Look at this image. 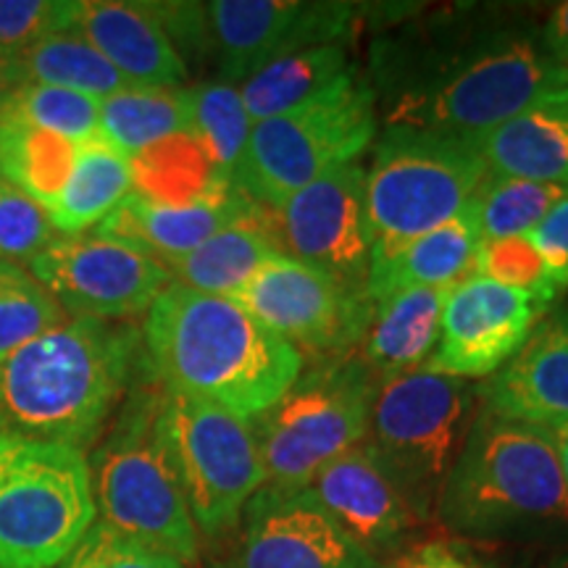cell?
Masks as SVG:
<instances>
[{
	"instance_id": "obj_1",
	"label": "cell",
	"mask_w": 568,
	"mask_h": 568,
	"mask_svg": "<svg viewBox=\"0 0 568 568\" xmlns=\"http://www.w3.org/2000/svg\"><path fill=\"white\" fill-rule=\"evenodd\" d=\"M368 77L385 126H414L477 142L568 71L539 34L495 24L395 32L374 45Z\"/></svg>"
},
{
	"instance_id": "obj_2",
	"label": "cell",
	"mask_w": 568,
	"mask_h": 568,
	"mask_svg": "<svg viewBox=\"0 0 568 568\" xmlns=\"http://www.w3.org/2000/svg\"><path fill=\"white\" fill-rule=\"evenodd\" d=\"M142 332L126 322L67 318L0 364V437L88 453L148 376ZM140 385V382H138Z\"/></svg>"
},
{
	"instance_id": "obj_3",
	"label": "cell",
	"mask_w": 568,
	"mask_h": 568,
	"mask_svg": "<svg viewBox=\"0 0 568 568\" xmlns=\"http://www.w3.org/2000/svg\"><path fill=\"white\" fill-rule=\"evenodd\" d=\"M140 332L155 385L247 422L274 406L303 372V353L234 297L174 282L148 308Z\"/></svg>"
},
{
	"instance_id": "obj_4",
	"label": "cell",
	"mask_w": 568,
	"mask_h": 568,
	"mask_svg": "<svg viewBox=\"0 0 568 568\" xmlns=\"http://www.w3.org/2000/svg\"><path fill=\"white\" fill-rule=\"evenodd\" d=\"M435 516L445 529L477 539L568 527V485L552 432L479 406Z\"/></svg>"
},
{
	"instance_id": "obj_5",
	"label": "cell",
	"mask_w": 568,
	"mask_h": 568,
	"mask_svg": "<svg viewBox=\"0 0 568 568\" xmlns=\"http://www.w3.org/2000/svg\"><path fill=\"white\" fill-rule=\"evenodd\" d=\"M163 397L166 389L153 379L124 397L88 456L92 497L101 521L195 566L201 535L163 437Z\"/></svg>"
},
{
	"instance_id": "obj_6",
	"label": "cell",
	"mask_w": 568,
	"mask_h": 568,
	"mask_svg": "<svg viewBox=\"0 0 568 568\" xmlns=\"http://www.w3.org/2000/svg\"><path fill=\"white\" fill-rule=\"evenodd\" d=\"M477 403L479 387L429 368L389 376L379 385L366 445L418 521L435 516Z\"/></svg>"
},
{
	"instance_id": "obj_7",
	"label": "cell",
	"mask_w": 568,
	"mask_h": 568,
	"mask_svg": "<svg viewBox=\"0 0 568 568\" xmlns=\"http://www.w3.org/2000/svg\"><path fill=\"white\" fill-rule=\"evenodd\" d=\"M379 376L361 355H326L251 418L266 485L308 487L322 468L366 443Z\"/></svg>"
},
{
	"instance_id": "obj_8",
	"label": "cell",
	"mask_w": 568,
	"mask_h": 568,
	"mask_svg": "<svg viewBox=\"0 0 568 568\" xmlns=\"http://www.w3.org/2000/svg\"><path fill=\"white\" fill-rule=\"evenodd\" d=\"M376 130L379 111L372 82L351 67L335 88L314 101L253 124L234 187L253 203L276 211L329 169L358 159Z\"/></svg>"
},
{
	"instance_id": "obj_9",
	"label": "cell",
	"mask_w": 568,
	"mask_h": 568,
	"mask_svg": "<svg viewBox=\"0 0 568 568\" xmlns=\"http://www.w3.org/2000/svg\"><path fill=\"white\" fill-rule=\"evenodd\" d=\"M95 516L82 450L0 437V568H55Z\"/></svg>"
},
{
	"instance_id": "obj_10",
	"label": "cell",
	"mask_w": 568,
	"mask_h": 568,
	"mask_svg": "<svg viewBox=\"0 0 568 568\" xmlns=\"http://www.w3.org/2000/svg\"><path fill=\"white\" fill-rule=\"evenodd\" d=\"M489 174L474 142L414 126H385L366 169L374 245H400L466 209Z\"/></svg>"
},
{
	"instance_id": "obj_11",
	"label": "cell",
	"mask_w": 568,
	"mask_h": 568,
	"mask_svg": "<svg viewBox=\"0 0 568 568\" xmlns=\"http://www.w3.org/2000/svg\"><path fill=\"white\" fill-rule=\"evenodd\" d=\"M161 426L197 535L224 537L266 485L251 422L197 397L166 393Z\"/></svg>"
},
{
	"instance_id": "obj_12",
	"label": "cell",
	"mask_w": 568,
	"mask_h": 568,
	"mask_svg": "<svg viewBox=\"0 0 568 568\" xmlns=\"http://www.w3.org/2000/svg\"><path fill=\"white\" fill-rule=\"evenodd\" d=\"M234 301L295 351L324 355H345L364 343L374 314L364 287L287 253L266 261Z\"/></svg>"
},
{
	"instance_id": "obj_13",
	"label": "cell",
	"mask_w": 568,
	"mask_h": 568,
	"mask_svg": "<svg viewBox=\"0 0 568 568\" xmlns=\"http://www.w3.org/2000/svg\"><path fill=\"white\" fill-rule=\"evenodd\" d=\"M69 318L130 322L145 316L172 274L159 261L98 232L59 234L27 266Z\"/></svg>"
},
{
	"instance_id": "obj_14",
	"label": "cell",
	"mask_w": 568,
	"mask_h": 568,
	"mask_svg": "<svg viewBox=\"0 0 568 568\" xmlns=\"http://www.w3.org/2000/svg\"><path fill=\"white\" fill-rule=\"evenodd\" d=\"M219 82L240 88L255 71L318 45H339L355 11L337 0H213L205 3Z\"/></svg>"
},
{
	"instance_id": "obj_15",
	"label": "cell",
	"mask_w": 568,
	"mask_h": 568,
	"mask_svg": "<svg viewBox=\"0 0 568 568\" xmlns=\"http://www.w3.org/2000/svg\"><path fill=\"white\" fill-rule=\"evenodd\" d=\"M284 253L364 287L374 251L366 205V169L358 161L329 169L276 209Z\"/></svg>"
},
{
	"instance_id": "obj_16",
	"label": "cell",
	"mask_w": 568,
	"mask_h": 568,
	"mask_svg": "<svg viewBox=\"0 0 568 568\" xmlns=\"http://www.w3.org/2000/svg\"><path fill=\"white\" fill-rule=\"evenodd\" d=\"M237 527L230 568H385L345 535L311 487L264 485Z\"/></svg>"
},
{
	"instance_id": "obj_17",
	"label": "cell",
	"mask_w": 568,
	"mask_h": 568,
	"mask_svg": "<svg viewBox=\"0 0 568 568\" xmlns=\"http://www.w3.org/2000/svg\"><path fill=\"white\" fill-rule=\"evenodd\" d=\"M548 311L535 295L468 274L445 297L439 343L424 368L458 379L493 376Z\"/></svg>"
},
{
	"instance_id": "obj_18",
	"label": "cell",
	"mask_w": 568,
	"mask_h": 568,
	"mask_svg": "<svg viewBox=\"0 0 568 568\" xmlns=\"http://www.w3.org/2000/svg\"><path fill=\"white\" fill-rule=\"evenodd\" d=\"M308 487L345 535L376 560L400 550L418 521L366 443L329 460Z\"/></svg>"
},
{
	"instance_id": "obj_19",
	"label": "cell",
	"mask_w": 568,
	"mask_h": 568,
	"mask_svg": "<svg viewBox=\"0 0 568 568\" xmlns=\"http://www.w3.org/2000/svg\"><path fill=\"white\" fill-rule=\"evenodd\" d=\"M479 406L548 432L568 424V308L531 329L514 358L479 387Z\"/></svg>"
},
{
	"instance_id": "obj_20",
	"label": "cell",
	"mask_w": 568,
	"mask_h": 568,
	"mask_svg": "<svg viewBox=\"0 0 568 568\" xmlns=\"http://www.w3.org/2000/svg\"><path fill=\"white\" fill-rule=\"evenodd\" d=\"M67 30L84 40L130 84L184 88L190 69L174 51L148 3L69 0Z\"/></svg>"
},
{
	"instance_id": "obj_21",
	"label": "cell",
	"mask_w": 568,
	"mask_h": 568,
	"mask_svg": "<svg viewBox=\"0 0 568 568\" xmlns=\"http://www.w3.org/2000/svg\"><path fill=\"white\" fill-rule=\"evenodd\" d=\"M253 205L251 197L240 193L237 187L222 197L193 205H161L130 193L92 232L130 245L132 251L169 266L172 261L195 251L211 234L232 224L234 219L245 216Z\"/></svg>"
},
{
	"instance_id": "obj_22",
	"label": "cell",
	"mask_w": 568,
	"mask_h": 568,
	"mask_svg": "<svg viewBox=\"0 0 568 568\" xmlns=\"http://www.w3.org/2000/svg\"><path fill=\"white\" fill-rule=\"evenodd\" d=\"M481 234L471 209L437 230L400 245H374L366 274V297L372 303L389 295L424 287H456L474 274Z\"/></svg>"
},
{
	"instance_id": "obj_23",
	"label": "cell",
	"mask_w": 568,
	"mask_h": 568,
	"mask_svg": "<svg viewBox=\"0 0 568 568\" xmlns=\"http://www.w3.org/2000/svg\"><path fill=\"white\" fill-rule=\"evenodd\" d=\"M477 148L489 174L568 184V84L495 126Z\"/></svg>"
},
{
	"instance_id": "obj_24",
	"label": "cell",
	"mask_w": 568,
	"mask_h": 568,
	"mask_svg": "<svg viewBox=\"0 0 568 568\" xmlns=\"http://www.w3.org/2000/svg\"><path fill=\"white\" fill-rule=\"evenodd\" d=\"M280 253L284 247L276 224L268 222L264 205L255 203L245 216L234 219L195 251L172 261L166 272L174 284L195 293L234 297L266 261Z\"/></svg>"
},
{
	"instance_id": "obj_25",
	"label": "cell",
	"mask_w": 568,
	"mask_h": 568,
	"mask_svg": "<svg viewBox=\"0 0 568 568\" xmlns=\"http://www.w3.org/2000/svg\"><path fill=\"white\" fill-rule=\"evenodd\" d=\"M447 293L450 287L406 290L374 303L361 358L379 382L426 366L439 343Z\"/></svg>"
},
{
	"instance_id": "obj_26",
	"label": "cell",
	"mask_w": 568,
	"mask_h": 568,
	"mask_svg": "<svg viewBox=\"0 0 568 568\" xmlns=\"http://www.w3.org/2000/svg\"><path fill=\"white\" fill-rule=\"evenodd\" d=\"M132 193L161 205H193L232 193L234 184L213 163L193 132L174 134L132 155Z\"/></svg>"
},
{
	"instance_id": "obj_27",
	"label": "cell",
	"mask_w": 568,
	"mask_h": 568,
	"mask_svg": "<svg viewBox=\"0 0 568 568\" xmlns=\"http://www.w3.org/2000/svg\"><path fill=\"white\" fill-rule=\"evenodd\" d=\"M132 193V161L101 134L77 145V161L51 211L59 234L92 232Z\"/></svg>"
},
{
	"instance_id": "obj_28",
	"label": "cell",
	"mask_w": 568,
	"mask_h": 568,
	"mask_svg": "<svg viewBox=\"0 0 568 568\" xmlns=\"http://www.w3.org/2000/svg\"><path fill=\"white\" fill-rule=\"evenodd\" d=\"M351 69L347 51L339 45H318L268 63L240 84L251 122L282 116L301 109L343 80Z\"/></svg>"
},
{
	"instance_id": "obj_29",
	"label": "cell",
	"mask_w": 568,
	"mask_h": 568,
	"mask_svg": "<svg viewBox=\"0 0 568 568\" xmlns=\"http://www.w3.org/2000/svg\"><path fill=\"white\" fill-rule=\"evenodd\" d=\"M74 161V142L21 122L9 111L0 116V176L24 190L45 211L61 197Z\"/></svg>"
},
{
	"instance_id": "obj_30",
	"label": "cell",
	"mask_w": 568,
	"mask_h": 568,
	"mask_svg": "<svg viewBox=\"0 0 568 568\" xmlns=\"http://www.w3.org/2000/svg\"><path fill=\"white\" fill-rule=\"evenodd\" d=\"M182 132H190L187 88L126 84L101 101V138L130 159Z\"/></svg>"
},
{
	"instance_id": "obj_31",
	"label": "cell",
	"mask_w": 568,
	"mask_h": 568,
	"mask_svg": "<svg viewBox=\"0 0 568 568\" xmlns=\"http://www.w3.org/2000/svg\"><path fill=\"white\" fill-rule=\"evenodd\" d=\"M11 69L21 84H51V88L88 92L101 101L130 84L74 30L42 34L13 61Z\"/></svg>"
},
{
	"instance_id": "obj_32",
	"label": "cell",
	"mask_w": 568,
	"mask_h": 568,
	"mask_svg": "<svg viewBox=\"0 0 568 568\" xmlns=\"http://www.w3.org/2000/svg\"><path fill=\"white\" fill-rule=\"evenodd\" d=\"M564 197H568V184L487 174L468 209L477 219L481 243H489L529 234Z\"/></svg>"
},
{
	"instance_id": "obj_33",
	"label": "cell",
	"mask_w": 568,
	"mask_h": 568,
	"mask_svg": "<svg viewBox=\"0 0 568 568\" xmlns=\"http://www.w3.org/2000/svg\"><path fill=\"white\" fill-rule=\"evenodd\" d=\"M190 132L203 142L222 172L234 184L240 163H243L253 122L247 116L243 95L234 84L209 80L187 88Z\"/></svg>"
},
{
	"instance_id": "obj_34",
	"label": "cell",
	"mask_w": 568,
	"mask_h": 568,
	"mask_svg": "<svg viewBox=\"0 0 568 568\" xmlns=\"http://www.w3.org/2000/svg\"><path fill=\"white\" fill-rule=\"evenodd\" d=\"M67 318L53 295L24 266L0 261V364Z\"/></svg>"
},
{
	"instance_id": "obj_35",
	"label": "cell",
	"mask_w": 568,
	"mask_h": 568,
	"mask_svg": "<svg viewBox=\"0 0 568 568\" xmlns=\"http://www.w3.org/2000/svg\"><path fill=\"white\" fill-rule=\"evenodd\" d=\"M6 111L74 145L101 134V98L88 92L51 88V84H19Z\"/></svg>"
},
{
	"instance_id": "obj_36",
	"label": "cell",
	"mask_w": 568,
	"mask_h": 568,
	"mask_svg": "<svg viewBox=\"0 0 568 568\" xmlns=\"http://www.w3.org/2000/svg\"><path fill=\"white\" fill-rule=\"evenodd\" d=\"M474 274L503 284V287L535 295L548 308L560 295L548 264H545L537 247L529 243L527 234L479 243L477 258H474Z\"/></svg>"
},
{
	"instance_id": "obj_37",
	"label": "cell",
	"mask_w": 568,
	"mask_h": 568,
	"mask_svg": "<svg viewBox=\"0 0 568 568\" xmlns=\"http://www.w3.org/2000/svg\"><path fill=\"white\" fill-rule=\"evenodd\" d=\"M55 237L51 213L0 176V261L27 268Z\"/></svg>"
},
{
	"instance_id": "obj_38",
	"label": "cell",
	"mask_w": 568,
	"mask_h": 568,
	"mask_svg": "<svg viewBox=\"0 0 568 568\" xmlns=\"http://www.w3.org/2000/svg\"><path fill=\"white\" fill-rule=\"evenodd\" d=\"M55 568H187L172 552L95 521Z\"/></svg>"
},
{
	"instance_id": "obj_39",
	"label": "cell",
	"mask_w": 568,
	"mask_h": 568,
	"mask_svg": "<svg viewBox=\"0 0 568 568\" xmlns=\"http://www.w3.org/2000/svg\"><path fill=\"white\" fill-rule=\"evenodd\" d=\"M67 19L69 0H0V71L13 77V61L42 34L67 30Z\"/></svg>"
},
{
	"instance_id": "obj_40",
	"label": "cell",
	"mask_w": 568,
	"mask_h": 568,
	"mask_svg": "<svg viewBox=\"0 0 568 568\" xmlns=\"http://www.w3.org/2000/svg\"><path fill=\"white\" fill-rule=\"evenodd\" d=\"M148 9L172 40L174 51L184 61V53L201 55L211 51L209 19H205V3H148Z\"/></svg>"
},
{
	"instance_id": "obj_41",
	"label": "cell",
	"mask_w": 568,
	"mask_h": 568,
	"mask_svg": "<svg viewBox=\"0 0 568 568\" xmlns=\"http://www.w3.org/2000/svg\"><path fill=\"white\" fill-rule=\"evenodd\" d=\"M527 237L548 264L558 293H564L568 290V197H564Z\"/></svg>"
},
{
	"instance_id": "obj_42",
	"label": "cell",
	"mask_w": 568,
	"mask_h": 568,
	"mask_svg": "<svg viewBox=\"0 0 568 568\" xmlns=\"http://www.w3.org/2000/svg\"><path fill=\"white\" fill-rule=\"evenodd\" d=\"M393 568H485L479 560H474L468 552H460L450 545L426 542L403 556Z\"/></svg>"
},
{
	"instance_id": "obj_43",
	"label": "cell",
	"mask_w": 568,
	"mask_h": 568,
	"mask_svg": "<svg viewBox=\"0 0 568 568\" xmlns=\"http://www.w3.org/2000/svg\"><path fill=\"white\" fill-rule=\"evenodd\" d=\"M545 51L556 59L560 67L568 69V0L552 9L550 19L545 21L542 32H539Z\"/></svg>"
},
{
	"instance_id": "obj_44",
	"label": "cell",
	"mask_w": 568,
	"mask_h": 568,
	"mask_svg": "<svg viewBox=\"0 0 568 568\" xmlns=\"http://www.w3.org/2000/svg\"><path fill=\"white\" fill-rule=\"evenodd\" d=\"M552 437H556L558 458H560V466H564V477H566V485H568V424L558 426V429L552 432Z\"/></svg>"
},
{
	"instance_id": "obj_45",
	"label": "cell",
	"mask_w": 568,
	"mask_h": 568,
	"mask_svg": "<svg viewBox=\"0 0 568 568\" xmlns=\"http://www.w3.org/2000/svg\"><path fill=\"white\" fill-rule=\"evenodd\" d=\"M17 88H19V82L13 80L11 74H3V71H0V116H3L6 109H9L11 95Z\"/></svg>"
},
{
	"instance_id": "obj_46",
	"label": "cell",
	"mask_w": 568,
	"mask_h": 568,
	"mask_svg": "<svg viewBox=\"0 0 568 568\" xmlns=\"http://www.w3.org/2000/svg\"><path fill=\"white\" fill-rule=\"evenodd\" d=\"M197 568H230L226 564H222V560H201L197 558Z\"/></svg>"
},
{
	"instance_id": "obj_47",
	"label": "cell",
	"mask_w": 568,
	"mask_h": 568,
	"mask_svg": "<svg viewBox=\"0 0 568 568\" xmlns=\"http://www.w3.org/2000/svg\"><path fill=\"white\" fill-rule=\"evenodd\" d=\"M566 71H568V69H566Z\"/></svg>"
}]
</instances>
